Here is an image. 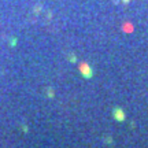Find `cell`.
<instances>
[{"label":"cell","instance_id":"1","mask_svg":"<svg viewBox=\"0 0 148 148\" xmlns=\"http://www.w3.org/2000/svg\"><path fill=\"white\" fill-rule=\"evenodd\" d=\"M79 69H81V74L84 75L85 78H90V77L93 75V71H92V69H90V67L86 63H82L81 66H79Z\"/></svg>","mask_w":148,"mask_h":148},{"label":"cell","instance_id":"2","mask_svg":"<svg viewBox=\"0 0 148 148\" xmlns=\"http://www.w3.org/2000/svg\"><path fill=\"white\" fill-rule=\"evenodd\" d=\"M114 118L119 122L123 121V119H125V112H123L121 108H115V110H114Z\"/></svg>","mask_w":148,"mask_h":148},{"label":"cell","instance_id":"3","mask_svg":"<svg viewBox=\"0 0 148 148\" xmlns=\"http://www.w3.org/2000/svg\"><path fill=\"white\" fill-rule=\"evenodd\" d=\"M123 1H126V3H129V1H130V0H123Z\"/></svg>","mask_w":148,"mask_h":148}]
</instances>
